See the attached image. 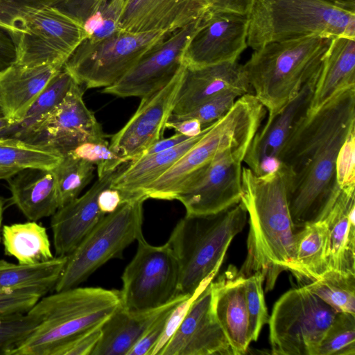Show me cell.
<instances>
[{"instance_id":"obj_21","label":"cell","mask_w":355,"mask_h":355,"mask_svg":"<svg viewBox=\"0 0 355 355\" xmlns=\"http://www.w3.org/2000/svg\"><path fill=\"white\" fill-rule=\"evenodd\" d=\"M207 10L203 0H126L119 26L132 33H172L198 21Z\"/></svg>"},{"instance_id":"obj_53","label":"cell","mask_w":355,"mask_h":355,"mask_svg":"<svg viewBox=\"0 0 355 355\" xmlns=\"http://www.w3.org/2000/svg\"><path fill=\"white\" fill-rule=\"evenodd\" d=\"M17 171L13 168L0 167V180H6Z\"/></svg>"},{"instance_id":"obj_7","label":"cell","mask_w":355,"mask_h":355,"mask_svg":"<svg viewBox=\"0 0 355 355\" xmlns=\"http://www.w3.org/2000/svg\"><path fill=\"white\" fill-rule=\"evenodd\" d=\"M247 216L240 201L220 213L185 215L177 223L167 242L179 266L178 295L191 296L205 281L215 277Z\"/></svg>"},{"instance_id":"obj_35","label":"cell","mask_w":355,"mask_h":355,"mask_svg":"<svg viewBox=\"0 0 355 355\" xmlns=\"http://www.w3.org/2000/svg\"><path fill=\"white\" fill-rule=\"evenodd\" d=\"M95 166L68 153L51 169L54 175L59 208L78 198L94 178Z\"/></svg>"},{"instance_id":"obj_43","label":"cell","mask_w":355,"mask_h":355,"mask_svg":"<svg viewBox=\"0 0 355 355\" xmlns=\"http://www.w3.org/2000/svg\"><path fill=\"white\" fill-rule=\"evenodd\" d=\"M211 280L205 281L194 292V293L178 303L170 313L164 331L157 344L153 347L150 355H161L164 347L174 335L183 319L186 316L191 303L205 289Z\"/></svg>"},{"instance_id":"obj_13","label":"cell","mask_w":355,"mask_h":355,"mask_svg":"<svg viewBox=\"0 0 355 355\" xmlns=\"http://www.w3.org/2000/svg\"><path fill=\"white\" fill-rule=\"evenodd\" d=\"M76 82L64 99L19 139L64 155L83 143L106 139L101 125L84 103Z\"/></svg>"},{"instance_id":"obj_56","label":"cell","mask_w":355,"mask_h":355,"mask_svg":"<svg viewBox=\"0 0 355 355\" xmlns=\"http://www.w3.org/2000/svg\"><path fill=\"white\" fill-rule=\"evenodd\" d=\"M0 24H1V25H3V26H6L10 27V28L12 29V28L10 25H8V24L3 23V22H2V21H0Z\"/></svg>"},{"instance_id":"obj_52","label":"cell","mask_w":355,"mask_h":355,"mask_svg":"<svg viewBox=\"0 0 355 355\" xmlns=\"http://www.w3.org/2000/svg\"><path fill=\"white\" fill-rule=\"evenodd\" d=\"M189 138L190 137L175 132V135L169 137L161 138L159 140L145 150L139 157L168 150L181 144Z\"/></svg>"},{"instance_id":"obj_29","label":"cell","mask_w":355,"mask_h":355,"mask_svg":"<svg viewBox=\"0 0 355 355\" xmlns=\"http://www.w3.org/2000/svg\"><path fill=\"white\" fill-rule=\"evenodd\" d=\"M167 304L141 311L126 310L121 304L101 325L91 355H128Z\"/></svg>"},{"instance_id":"obj_25","label":"cell","mask_w":355,"mask_h":355,"mask_svg":"<svg viewBox=\"0 0 355 355\" xmlns=\"http://www.w3.org/2000/svg\"><path fill=\"white\" fill-rule=\"evenodd\" d=\"M355 187L342 189L323 220L327 227L328 270L355 275Z\"/></svg>"},{"instance_id":"obj_28","label":"cell","mask_w":355,"mask_h":355,"mask_svg":"<svg viewBox=\"0 0 355 355\" xmlns=\"http://www.w3.org/2000/svg\"><path fill=\"white\" fill-rule=\"evenodd\" d=\"M355 86V37L331 39L306 112H313L340 91Z\"/></svg>"},{"instance_id":"obj_2","label":"cell","mask_w":355,"mask_h":355,"mask_svg":"<svg viewBox=\"0 0 355 355\" xmlns=\"http://www.w3.org/2000/svg\"><path fill=\"white\" fill-rule=\"evenodd\" d=\"M241 177V202L249 216L250 230L247 256L238 273L244 277L263 273L268 291L282 272L292 270L296 229L287 201L288 175L280 164L264 175L243 166Z\"/></svg>"},{"instance_id":"obj_50","label":"cell","mask_w":355,"mask_h":355,"mask_svg":"<svg viewBox=\"0 0 355 355\" xmlns=\"http://www.w3.org/2000/svg\"><path fill=\"white\" fill-rule=\"evenodd\" d=\"M121 204H123L121 193L110 186L103 189L98 195V208L105 215L114 211Z\"/></svg>"},{"instance_id":"obj_49","label":"cell","mask_w":355,"mask_h":355,"mask_svg":"<svg viewBox=\"0 0 355 355\" xmlns=\"http://www.w3.org/2000/svg\"><path fill=\"white\" fill-rule=\"evenodd\" d=\"M207 9L248 15L253 0H203Z\"/></svg>"},{"instance_id":"obj_44","label":"cell","mask_w":355,"mask_h":355,"mask_svg":"<svg viewBox=\"0 0 355 355\" xmlns=\"http://www.w3.org/2000/svg\"><path fill=\"white\" fill-rule=\"evenodd\" d=\"M42 297L29 290L0 293V318L28 313Z\"/></svg>"},{"instance_id":"obj_27","label":"cell","mask_w":355,"mask_h":355,"mask_svg":"<svg viewBox=\"0 0 355 355\" xmlns=\"http://www.w3.org/2000/svg\"><path fill=\"white\" fill-rule=\"evenodd\" d=\"M209 125L204 128L199 135L191 137L171 148L145 155L130 161L119 171L110 187L121 193L123 203L143 198L141 194L144 191L196 144L204 135Z\"/></svg>"},{"instance_id":"obj_8","label":"cell","mask_w":355,"mask_h":355,"mask_svg":"<svg viewBox=\"0 0 355 355\" xmlns=\"http://www.w3.org/2000/svg\"><path fill=\"white\" fill-rule=\"evenodd\" d=\"M0 21L15 37L16 63L28 67L64 66L86 38L80 22L44 0L0 1Z\"/></svg>"},{"instance_id":"obj_48","label":"cell","mask_w":355,"mask_h":355,"mask_svg":"<svg viewBox=\"0 0 355 355\" xmlns=\"http://www.w3.org/2000/svg\"><path fill=\"white\" fill-rule=\"evenodd\" d=\"M15 37L10 27L0 24V71L16 62Z\"/></svg>"},{"instance_id":"obj_45","label":"cell","mask_w":355,"mask_h":355,"mask_svg":"<svg viewBox=\"0 0 355 355\" xmlns=\"http://www.w3.org/2000/svg\"><path fill=\"white\" fill-rule=\"evenodd\" d=\"M355 131L342 146L336 160V180L340 189L355 187Z\"/></svg>"},{"instance_id":"obj_37","label":"cell","mask_w":355,"mask_h":355,"mask_svg":"<svg viewBox=\"0 0 355 355\" xmlns=\"http://www.w3.org/2000/svg\"><path fill=\"white\" fill-rule=\"evenodd\" d=\"M318 355H355V314L336 313L320 343Z\"/></svg>"},{"instance_id":"obj_10","label":"cell","mask_w":355,"mask_h":355,"mask_svg":"<svg viewBox=\"0 0 355 355\" xmlns=\"http://www.w3.org/2000/svg\"><path fill=\"white\" fill-rule=\"evenodd\" d=\"M171 33L119 30L104 39H84L63 68L82 87H107L116 83L148 52Z\"/></svg>"},{"instance_id":"obj_57","label":"cell","mask_w":355,"mask_h":355,"mask_svg":"<svg viewBox=\"0 0 355 355\" xmlns=\"http://www.w3.org/2000/svg\"><path fill=\"white\" fill-rule=\"evenodd\" d=\"M116 1H121V2H123V3H125V2L126 1V0H116Z\"/></svg>"},{"instance_id":"obj_19","label":"cell","mask_w":355,"mask_h":355,"mask_svg":"<svg viewBox=\"0 0 355 355\" xmlns=\"http://www.w3.org/2000/svg\"><path fill=\"white\" fill-rule=\"evenodd\" d=\"M319 72L253 137L243 163L255 174L264 175L279 166L280 153L295 122L309 107Z\"/></svg>"},{"instance_id":"obj_6","label":"cell","mask_w":355,"mask_h":355,"mask_svg":"<svg viewBox=\"0 0 355 355\" xmlns=\"http://www.w3.org/2000/svg\"><path fill=\"white\" fill-rule=\"evenodd\" d=\"M266 110L252 93L240 96L202 138L142 193L141 197L173 200L198 180L211 159L221 151L251 142Z\"/></svg>"},{"instance_id":"obj_11","label":"cell","mask_w":355,"mask_h":355,"mask_svg":"<svg viewBox=\"0 0 355 355\" xmlns=\"http://www.w3.org/2000/svg\"><path fill=\"white\" fill-rule=\"evenodd\" d=\"M336 311L304 286L284 293L269 317V340L275 355H318Z\"/></svg>"},{"instance_id":"obj_54","label":"cell","mask_w":355,"mask_h":355,"mask_svg":"<svg viewBox=\"0 0 355 355\" xmlns=\"http://www.w3.org/2000/svg\"><path fill=\"white\" fill-rule=\"evenodd\" d=\"M6 200L3 198L0 197V241H1V227L3 218V213L5 210Z\"/></svg>"},{"instance_id":"obj_4","label":"cell","mask_w":355,"mask_h":355,"mask_svg":"<svg viewBox=\"0 0 355 355\" xmlns=\"http://www.w3.org/2000/svg\"><path fill=\"white\" fill-rule=\"evenodd\" d=\"M121 304L120 291L74 287L42 297L28 313L40 320L10 355H55L63 345L103 324Z\"/></svg>"},{"instance_id":"obj_30","label":"cell","mask_w":355,"mask_h":355,"mask_svg":"<svg viewBox=\"0 0 355 355\" xmlns=\"http://www.w3.org/2000/svg\"><path fill=\"white\" fill-rule=\"evenodd\" d=\"M328 230L322 220L295 232L291 272L304 285L318 280L328 270ZM303 286V285H302Z\"/></svg>"},{"instance_id":"obj_46","label":"cell","mask_w":355,"mask_h":355,"mask_svg":"<svg viewBox=\"0 0 355 355\" xmlns=\"http://www.w3.org/2000/svg\"><path fill=\"white\" fill-rule=\"evenodd\" d=\"M107 0H55L51 5L83 25Z\"/></svg>"},{"instance_id":"obj_34","label":"cell","mask_w":355,"mask_h":355,"mask_svg":"<svg viewBox=\"0 0 355 355\" xmlns=\"http://www.w3.org/2000/svg\"><path fill=\"white\" fill-rule=\"evenodd\" d=\"M51 148L14 138H0V167L16 169L39 168L51 170L62 158Z\"/></svg>"},{"instance_id":"obj_40","label":"cell","mask_w":355,"mask_h":355,"mask_svg":"<svg viewBox=\"0 0 355 355\" xmlns=\"http://www.w3.org/2000/svg\"><path fill=\"white\" fill-rule=\"evenodd\" d=\"M245 94L236 89L226 90L185 114H171L168 120L195 119L204 128L222 117L233 106L235 101Z\"/></svg>"},{"instance_id":"obj_51","label":"cell","mask_w":355,"mask_h":355,"mask_svg":"<svg viewBox=\"0 0 355 355\" xmlns=\"http://www.w3.org/2000/svg\"><path fill=\"white\" fill-rule=\"evenodd\" d=\"M166 128L189 137L199 135L203 130L201 124L195 119L168 120Z\"/></svg>"},{"instance_id":"obj_14","label":"cell","mask_w":355,"mask_h":355,"mask_svg":"<svg viewBox=\"0 0 355 355\" xmlns=\"http://www.w3.org/2000/svg\"><path fill=\"white\" fill-rule=\"evenodd\" d=\"M250 144L232 146L217 154L195 184L177 197L186 215L215 214L240 202L242 163Z\"/></svg>"},{"instance_id":"obj_1","label":"cell","mask_w":355,"mask_h":355,"mask_svg":"<svg viewBox=\"0 0 355 355\" xmlns=\"http://www.w3.org/2000/svg\"><path fill=\"white\" fill-rule=\"evenodd\" d=\"M355 131V86L296 120L279 155L288 175L287 201L295 229L323 220L338 200V153Z\"/></svg>"},{"instance_id":"obj_58","label":"cell","mask_w":355,"mask_h":355,"mask_svg":"<svg viewBox=\"0 0 355 355\" xmlns=\"http://www.w3.org/2000/svg\"><path fill=\"white\" fill-rule=\"evenodd\" d=\"M0 116H2V114L1 113V112H0Z\"/></svg>"},{"instance_id":"obj_16","label":"cell","mask_w":355,"mask_h":355,"mask_svg":"<svg viewBox=\"0 0 355 355\" xmlns=\"http://www.w3.org/2000/svg\"><path fill=\"white\" fill-rule=\"evenodd\" d=\"M247 15L207 9L189 39L183 64L198 68L235 62L247 49Z\"/></svg>"},{"instance_id":"obj_31","label":"cell","mask_w":355,"mask_h":355,"mask_svg":"<svg viewBox=\"0 0 355 355\" xmlns=\"http://www.w3.org/2000/svg\"><path fill=\"white\" fill-rule=\"evenodd\" d=\"M1 241L5 254L19 264H39L55 257L46 227L37 221L2 225Z\"/></svg>"},{"instance_id":"obj_38","label":"cell","mask_w":355,"mask_h":355,"mask_svg":"<svg viewBox=\"0 0 355 355\" xmlns=\"http://www.w3.org/2000/svg\"><path fill=\"white\" fill-rule=\"evenodd\" d=\"M264 275L257 272L245 277L244 287L248 315V330L250 341H257L263 327L268 323L263 284Z\"/></svg>"},{"instance_id":"obj_9","label":"cell","mask_w":355,"mask_h":355,"mask_svg":"<svg viewBox=\"0 0 355 355\" xmlns=\"http://www.w3.org/2000/svg\"><path fill=\"white\" fill-rule=\"evenodd\" d=\"M144 201H127L102 218L67 256L55 291L77 287L108 261L123 258L124 250L144 236Z\"/></svg>"},{"instance_id":"obj_23","label":"cell","mask_w":355,"mask_h":355,"mask_svg":"<svg viewBox=\"0 0 355 355\" xmlns=\"http://www.w3.org/2000/svg\"><path fill=\"white\" fill-rule=\"evenodd\" d=\"M62 67L53 64L28 67L15 62L0 71L2 115L12 124L21 121L49 82Z\"/></svg>"},{"instance_id":"obj_32","label":"cell","mask_w":355,"mask_h":355,"mask_svg":"<svg viewBox=\"0 0 355 355\" xmlns=\"http://www.w3.org/2000/svg\"><path fill=\"white\" fill-rule=\"evenodd\" d=\"M67 256L35 265L25 266L0 259V293L29 290L47 295L62 272Z\"/></svg>"},{"instance_id":"obj_47","label":"cell","mask_w":355,"mask_h":355,"mask_svg":"<svg viewBox=\"0 0 355 355\" xmlns=\"http://www.w3.org/2000/svg\"><path fill=\"white\" fill-rule=\"evenodd\" d=\"M101 335V325L71 340L61 347L55 355H91Z\"/></svg>"},{"instance_id":"obj_36","label":"cell","mask_w":355,"mask_h":355,"mask_svg":"<svg viewBox=\"0 0 355 355\" xmlns=\"http://www.w3.org/2000/svg\"><path fill=\"white\" fill-rule=\"evenodd\" d=\"M303 286L336 312L355 314V275L327 270L320 279Z\"/></svg>"},{"instance_id":"obj_12","label":"cell","mask_w":355,"mask_h":355,"mask_svg":"<svg viewBox=\"0 0 355 355\" xmlns=\"http://www.w3.org/2000/svg\"><path fill=\"white\" fill-rule=\"evenodd\" d=\"M121 276V306L131 311L161 307L178 296L179 266L168 242L153 245L144 236Z\"/></svg>"},{"instance_id":"obj_55","label":"cell","mask_w":355,"mask_h":355,"mask_svg":"<svg viewBox=\"0 0 355 355\" xmlns=\"http://www.w3.org/2000/svg\"><path fill=\"white\" fill-rule=\"evenodd\" d=\"M12 124V121L4 116H0V132Z\"/></svg>"},{"instance_id":"obj_18","label":"cell","mask_w":355,"mask_h":355,"mask_svg":"<svg viewBox=\"0 0 355 355\" xmlns=\"http://www.w3.org/2000/svg\"><path fill=\"white\" fill-rule=\"evenodd\" d=\"M184 69V64L164 87L141 98L132 116L111 137L110 146L112 149L130 162L138 158L145 150L162 138Z\"/></svg>"},{"instance_id":"obj_33","label":"cell","mask_w":355,"mask_h":355,"mask_svg":"<svg viewBox=\"0 0 355 355\" xmlns=\"http://www.w3.org/2000/svg\"><path fill=\"white\" fill-rule=\"evenodd\" d=\"M76 82L72 75L62 67L40 94L23 119L0 132V138L19 139L30 128L62 102Z\"/></svg>"},{"instance_id":"obj_26","label":"cell","mask_w":355,"mask_h":355,"mask_svg":"<svg viewBox=\"0 0 355 355\" xmlns=\"http://www.w3.org/2000/svg\"><path fill=\"white\" fill-rule=\"evenodd\" d=\"M10 200L30 221L51 217L59 208L55 180L49 169L26 168L6 179Z\"/></svg>"},{"instance_id":"obj_17","label":"cell","mask_w":355,"mask_h":355,"mask_svg":"<svg viewBox=\"0 0 355 355\" xmlns=\"http://www.w3.org/2000/svg\"><path fill=\"white\" fill-rule=\"evenodd\" d=\"M220 283L219 276L193 301L161 355H232L215 312V297Z\"/></svg>"},{"instance_id":"obj_24","label":"cell","mask_w":355,"mask_h":355,"mask_svg":"<svg viewBox=\"0 0 355 355\" xmlns=\"http://www.w3.org/2000/svg\"><path fill=\"white\" fill-rule=\"evenodd\" d=\"M214 308L217 319L227 336L232 355H243L251 343L248 330L244 280L236 267L230 266L220 276Z\"/></svg>"},{"instance_id":"obj_42","label":"cell","mask_w":355,"mask_h":355,"mask_svg":"<svg viewBox=\"0 0 355 355\" xmlns=\"http://www.w3.org/2000/svg\"><path fill=\"white\" fill-rule=\"evenodd\" d=\"M188 297L190 296L179 295L169 302L148 327L141 338L128 352V355H150L153 347L164 331L170 313L178 303Z\"/></svg>"},{"instance_id":"obj_41","label":"cell","mask_w":355,"mask_h":355,"mask_svg":"<svg viewBox=\"0 0 355 355\" xmlns=\"http://www.w3.org/2000/svg\"><path fill=\"white\" fill-rule=\"evenodd\" d=\"M39 322V319L28 312L0 318V355H10Z\"/></svg>"},{"instance_id":"obj_3","label":"cell","mask_w":355,"mask_h":355,"mask_svg":"<svg viewBox=\"0 0 355 355\" xmlns=\"http://www.w3.org/2000/svg\"><path fill=\"white\" fill-rule=\"evenodd\" d=\"M332 37L306 35L269 42L242 64L252 94L268 112L277 114L320 69Z\"/></svg>"},{"instance_id":"obj_39","label":"cell","mask_w":355,"mask_h":355,"mask_svg":"<svg viewBox=\"0 0 355 355\" xmlns=\"http://www.w3.org/2000/svg\"><path fill=\"white\" fill-rule=\"evenodd\" d=\"M69 153L96 166L98 178L114 173L129 162L110 148L107 139L83 143Z\"/></svg>"},{"instance_id":"obj_5","label":"cell","mask_w":355,"mask_h":355,"mask_svg":"<svg viewBox=\"0 0 355 355\" xmlns=\"http://www.w3.org/2000/svg\"><path fill=\"white\" fill-rule=\"evenodd\" d=\"M248 19L253 50L306 35L355 37V0H253Z\"/></svg>"},{"instance_id":"obj_20","label":"cell","mask_w":355,"mask_h":355,"mask_svg":"<svg viewBox=\"0 0 355 355\" xmlns=\"http://www.w3.org/2000/svg\"><path fill=\"white\" fill-rule=\"evenodd\" d=\"M122 168L98 178L83 196L58 208L51 216L50 227L56 257L71 253L105 216L98 208V195L111 185Z\"/></svg>"},{"instance_id":"obj_22","label":"cell","mask_w":355,"mask_h":355,"mask_svg":"<svg viewBox=\"0 0 355 355\" xmlns=\"http://www.w3.org/2000/svg\"><path fill=\"white\" fill-rule=\"evenodd\" d=\"M234 89L252 93L242 64L237 62L198 68L185 66L171 114H185L218 94Z\"/></svg>"},{"instance_id":"obj_15","label":"cell","mask_w":355,"mask_h":355,"mask_svg":"<svg viewBox=\"0 0 355 355\" xmlns=\"http://www.w3.org/2000/svg\"><path fill=\"white\" fill-rule=\"evenodd\" d=\"M201 18L172 32L120 80L103 88V92L121 98H141L164 87L184 65V49Z\"/></svg>"}]
</instances>
